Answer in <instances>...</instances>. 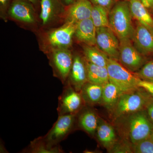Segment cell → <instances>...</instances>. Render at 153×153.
I'll return each instance as SVG.
<instances>
[{
  "label": "cell",
  "instance_id": "1",
  "mask_svg": "<svg viewBox=\"0 0 153 153\" xmlns=\"http://www.w3.org/2000/svg\"><path fill=\"white\" fill-rule=\"evenodd\" d=\"M109 28L120 40H131L134 30L129 3L127 0L118 1L109 12Z\"/></svg>",
  "mask_w": 153,
  "mask_h": 153
},
{
  "label": "cell",
  "instance_id": "2",
  "mask_svg": "<svg viewBox=\"0 0 153 153\" xmlns=\"http://www.w3.org/2000/svg\"><path fill=\"white\" fill-rule=\"evenodd\" d=\"M106 67L110 82L116 85L122 93L129 92L139 87L138 83L140 79L117 60L109 57Z\"/></svg>",
  "mask_w": 153,
  "mask_h": 153
},
{
  "label": "cell",
  "instance_id": "3",
  "mask_svg": "<svg viewBox=\"0 0 153 153\" xmlns=\"http://www.w3.org/2000/svg\"><path fill=\"white\" fill-rule=\"evenodd\" d=\"M76 118V114L58 116V119L52 128L43 136L44 139L52 146L59 145L74 129Z\"/></svg>",
  "mask_w": 153,
  "mask_h": 153
},
{
  "label": "cell",
  "instance_id": "4",
  "mask_svg": "<svg viewBox=\"0 0 153 153\" xmlns=\"http://www.w3.org/2000/svg\"><path fill=\"white\" fill-rule=\"evenodd\" d=\"M63 85V91L58 97V116L76 114L81 109L84 101L81 93L75 90L68 82Z\"/></svg>",
  "mask_w": 153,
  "mask_h": 153
},
{
  "label": "cell",
  "instance_id": "5",
  "mask_svg": "<svg viewBox=\"0 0 153 153\" xmlns=\"http://www.w3.org/2000/svg\"><path fill=\"white\" fill-rule=\"evenodd\" d=\"M120 42L119 61L129 71H138L144 63L143 55L134 47L130 39L120 40Z\"/></svg>",
  "mask_w": 153,
  "mask_h": 153
},
{
  "label": "cell",
  "instance_id": "6",
  "mask_svg": "<svg viewBox=\"0 0 153 153\" xmlns=\"http://www.w3.org/2000/svg\"><path fill=\"white\" fill-rule=\"evenodd\" d=\"M50 60L55 76L65 84L72 67L73 55L68 49H54Z\"/></svg>",
  "mask_w": 153,
  "mask_h": 153
},
{
  "label": "cell",
  "instance_id": "7",
  "mask_svg": "<svg viewBox=\"0 0 153 153\" xmlns=\"http://www.w3.org/2000/svg\"><path fill=\"white\" fill-rule=\"evenodd\" d=\"M120 40L108 27L97 28L96 45L110 58L119 60Z\"/></svg>",
  "mask_w": 153,
  "mask_h": 153
},
{
  "label": "cell",
  "instance_id": "8",
  "mask_svg": "<svg viewBox=\"0 0 153 153\" xmlns=\"http://www.w3.org/2000/svg\"><path fill=\"white\" fill-rule=\"evenodd\" d=\"M129 121V136L133 144L151 136L153 126L144 112L135 113Z\"/></svg>",
  "mask_w": 153,
  "mask_h": 153
},
{
  "label": "cell",
  "instance_id": "9",
  "mask_svg": "<svg viewBox=\"0 0 153 153\" xmlns=\"http://www.w3.org/2000/svg\"><path fill=\"white\" fill-rule=\"evenodd\" d=\"M146 98L140 93L122 94L115 106L117 117L140 111L146 104Z\"/></svg>",
  "mask_w": 153,
  "mask_h": 153
},
{
  "label": "cell",
  "instance_id": "10",
  "mask_svg": "<svg viewBox=\"0 0 153 153\" xmlns=\"http://www.w3.org/2000/svg\"><path fill=\"white\" fill-rule=\"evenodd\" d=\"M76 24L66 22L63 26L48 34L47 41L53 49H68L71 46Z\"/></svg>",
  "mask_w": 153,
  "mask_h": 153
},
{
  "label": "cell",
  "instance_id": "11",
  "mask_svg": "<svg viewBox=\"0 0 153 153\" xmlns=\"http://www.w3.org/2000/svg\"><path fill=\"white\" fill-rule=\"evenodd\" d=\"M8 13L13 19L22 23L33 24L36 22L35 10L32 3L27 0H13Z\"/></svg>",
  "mask_w": 153,
  "mask_h": 153
},
{
  "label": "cell",
  "instance_id": "12",
  "mask_svg": "<svg viewBox=\"0 0 153 153\" xmlns=\"http://www.w3.org/2000/svg\"><path fill=\"white\" fill-rule=\"evenodd\" d=\"M131 40L142 55H153V33L137 21Z\"/></svg>",
  "mask_w": 153,
  "mask_h": 153
},
{
  "label": "cell",
  "instance_id": "13",
  "mask_svg": "<svg viewBox=\"0 0 153 153\" xmlns=\"http://www.w3.org/2000/svg\"><path fill=\"white\" fill-rule=\"evenodd\" d=\"M66 82L79 92L88 82L86 60L84 57L78 55L73 56L72 67Z\"/></svg>",
  "mask_w": 153,
  "mask_h": 153
},
{
  "label": "cell",
  "instance_id": "14",
  "mask_svg": "<svg viewBox=\"0 0 153 153\" xmlns=\"http://www.w3.org/2000/svg\"><path fill=\"white\" fill-rule=\"evenodd\" d=\"M93 6L89 0H78L73 3L66 13V22L76 24L90 19Z\"/></svg>",
  "mask_w": 153,
  "mask_h": 153
},
{
  "label": "cell",
  "instance_id": "15",
  "mask_svg": "<svg viewBox=\"0 0 153 153\" xmlns=\"http://www.w3.org/2000/svg\"><path fill=\"white\" fill-rule=\"evenodd\" d=\"M40 18L44 25L54 22L64 11L60 0H41Z\"/></svg>",
  "mask_w": 153,
  "mask_h": 153
},
{
  "label": "cell",
  "instance_id": "16",
  "mask_svg": "<svg viewBox=\"0 0 153 153\" xmlns=\"http://www.w3.org/2000/svg\"><path fill=\"white\" fill-rule=\"evenodd\" d=\"M96 29L91 18L85 19L76 24L74 36L78 41L85 45L95 46Z\"/></svg>",
  "mask_w": 153,
  "mask_h": 153
},
{
  "label": "cell",
  "instance_id": "17",
  "mask_svg": "<svg viewBox=\"0 0 153 153\" xmlns=\"http://www.w3.org/2000/svg\"><path fill=\"white\" fill-rule=\"evenodd\" d=\"M132 17L153 33L152 14L140 0H128Z\"/></svg>",
  "mask_w": 153,
  "mask_h": 153
},
{
  "label": "cell",
  "instance_id": "18",
  "mask_svg": "<svg viewBox=\"0 0 153 153\" xmlns=\"http://www.w3.org/2000/svg\"><path fill=\"white\" fill-rule=\"evenodd\" d=\"M79 127L88 134L94 136L99 123L97 114L93 110L85 108L79 113L78 117Z\"/></svg>",
  "mask_w": 153,
  "mask_h": 153
},
{
  "label": "cell",
  "instance_id": "19",
  "mask_svg": "<svg viewBox=\"0 0 153 153\" xmlns=\"http://www.w3.org/2000/svg\"><path fill=\"white\" fill-rule=\"evenodd\" d=\"M86 64L88 82L102 85L109 82V76L106 67L97 66L86 60Z\"/></svg>",
  "mask_w": 153,
  "mask_h": 153
},
{
  "label": "cell",
  "instance_id": "20",
  "mask_svg": "<svg viewBox=\"0 0 153 153\" xmlns=\"http://www.w3.org/2000/svg\"><path fill=\"white\" fill-rule=\"evenodd\" d=\"M22 153H61L64 152L60 145L55 146H49L43 136L35 139L30 143Z\"/></svg>",
  "mask_w": 153,
  "mask_h": 153
},
{
  "label": "cell",
  "instance_id": "21",
  "mask_svg": "<svg viewBox=\"0 0 153 153\" xmlns=\"http://www.w3.org/2000/svg\"><path fill=\"white\" fill-rule=\"evenodd\" d=\"M95 134L97 139L105 147L109 149L114 146L116 141L115 133L113 128L108 123L99 120Z\"/></svg>",
  "mask_w": 153,
  "mask_h": 153
},
{
  "label": "cell",
  "instance_id": "22",
  "mask_svg": "<svg viewBox=\"0 0 153 153\" xmlns=\"http://www.w3.org/2000/svg\"><path fill=\"white\" fill-rule=\"evenodd\" d=\"M103 85L88 81L80 91L84 101L89 105L97 104L101 101Z\"/></svg>",
  "mask_w": 153,
  "mask_h": 153
},
{
  "label": "cell",
  "instance_id": "23",
  "mask_svg": "<svg viewBox=\"0 0 153 153\" xmlns=\"http://www.w3.org/2000/svg\"><path fill=\"white\" fill-rule=\"evenodd\" d=\"M84 58L88 62L97 66L106 67L109 57L98 47L85 45L83 47Z\"/></svg>",
  "mask_w": 153,
  "mask_h": 153
},
{
  "label": "cell",
  "instance_id": "24",
  "mask_svg": "<svg viewBox=\"0 0 153 153\" xmlns=\"http://www.w3.org/2000/svg\"><path fill=\"white\" fill-rule=\"evenodd\" d=\"M122 94L116 85L109 81L103 85L101 101L108 109H111L115 107Z\"/></svg>",
  "mask_w": 153,
  "mask_h": 153
},
{
  "label": "cell",
  "instance_id": "25",
  "mask_svg": "<svg viewBox=\"0 0 153 153\" xmlns=\"http://www.w3.org/2000/svg\"><path fill=\"white\" fill-rule=\"evenodd\" d=\"M109 11L99 6L93 5L91 19L96 27H108L109 25Z\"/></svg>",
  "mask_w": 153,
  "mask_h": 153
},
{
  "label": "cell",
  "instance_id": "26",
  "mask_svg": "<svg viewBox=\"0 0 153 153\" xmlns=\"http://www.w3.org/2000/svg\"><path fill=\"white\" fill-rule=\"evenodd\" d=\"M132 151L136 153H153V141L151 136L133 144Z\"/></svg>",
  "mask_w": 153,
  "mask_h": 153
},
{
  "label": "cell",
  "instance_id": "27",
  "mask_svg": "<svg viewBox=\"0 0 153 153\" xmlns=\"http://www.w3.org/2000/svg\"><path fill=\"white\" fill-rule=\"evenodd\" d=\"M134 74L140 79L153 82V60L146 63Z\"/></svg>",
  "mask_w": 153,
  "mask_h": 153
},
{
  "label": "cell",
  "instance_id": "28",
  "mask_svg": "<svg viewBox=\"0 0 153 153\" xmlns=\"http://www.w3.org/2000/svg\"><path fill=\"white\" fill-rule=\"evenodd\" d=\"M93 5L102 7L107 10H111L117 0H89Z\"/></svg>",
  "mask_w": 153,
  "mask_h": 153
},
{
  "label": "cell",
  "instance_id": "29",
  "mask_svg": "<svg viewBox=\"0 0 153 153\" xmlns=\"http://www.w3.org/2000/svg\"><path fill=\"white\" fill-rule=\"evenodd\" d=\"M139 87H141L153 96V82L140 79L138 83Z\"/></svg>",
  "mask_w": 153,
  "mask_h": 153
},
{
  "label": "cell",
  "instance_id": "30",
  "mask_svg": "<svg viewBox=\"0 0 153 153\" xmlns=\"http://www.w3.org/2000/svg\"><path fill=\"white\" fill-rule=\"evenodd\" d=\"M145 106L147 110V112L150 118L153 122V99L146 98Z\"/></svg>",
  "mask_w": 153,
  "mask_h": 153
},
{
  "label": "cell",
  "instance_id": "31",
  "mask_svg": "<svg viewBox=\"0 0 153 153\" xmlns=\"http://www.w3.org/2000/svg\"><path fill=\"white\" fill-rule=\"evenodd\" d=\"M10 1L11 0H0L1 15H4V13L7 11Z\"/></svg>",
  "mask_w": 153,
  "mask_h": 153
},
{
  "label": "cell",
  "instance_id": "32",
  "mask_svg": "<svg viewBox=\"0 0 153 153\" xmlns=\"http://www.w3.org/2000/svg\"><path fill=\"white\" fill-rule=\"evenodd\" d=\"M151 14H153V0H140Z\"/></svg>",
  "mask_w": 153,
  "mask_h": 153
},
{
  "label": "cell",
  "instance_id": "33",
  "mask_svg": "<svg viewBox=\"0 0 153 153\" xmlns=\"http://www.w3.org/2000/svg\"><path fill=\"white\" fill-rule=\"evenodd\" d=\"M63 1L67 5L70 6L73 3L78 1V0H63Z\"/></svg>",
  "mask_w": 153,
  "mask_h": 153
},
{
  "label": "cell",
  "instance_id": "34",
  "mask_svg": "<svg viewBox=\"0 0 153 153\" xmlns=\"http://www.w3.org/2000/svg\"><path fill=\"white\" fill-rule=\"evenodd\" d=\"M27 1H29L32 4H35L37 2V0H27Z\"/></svg>",
  "mask_w": 153,
  "mask_h": 153
},
{
  "label": "cell",
  "instance_id": "35",
  "mask_svg": "<svg viewBox=\"0 0 153 153\" xmlns=\"http://www.w3.org/2000/svg\"><path fill=\"white\" fill-rule=\"evenodd\" d=\"M151 138H152V139L153 141V131L152 133V135L151 136Z\"/></svg>",
  "mask_w": 153,
  "mask_h": 153
},
{
  "label": "cell",
  "instance_id": "36",
  "mask_svg": "<svg viewBox=\"0 0 153 153\" xmlns=\"http://www.w3.org/2000/svg\"><path fill=\"white\" fill-rule=\"evenodd\" d=\"M117 1H122V0H117ZM128 1V0H127Z\"/></svg>",
  "mask_w": 153,
  "mask_h": 153
}]
</instances>
